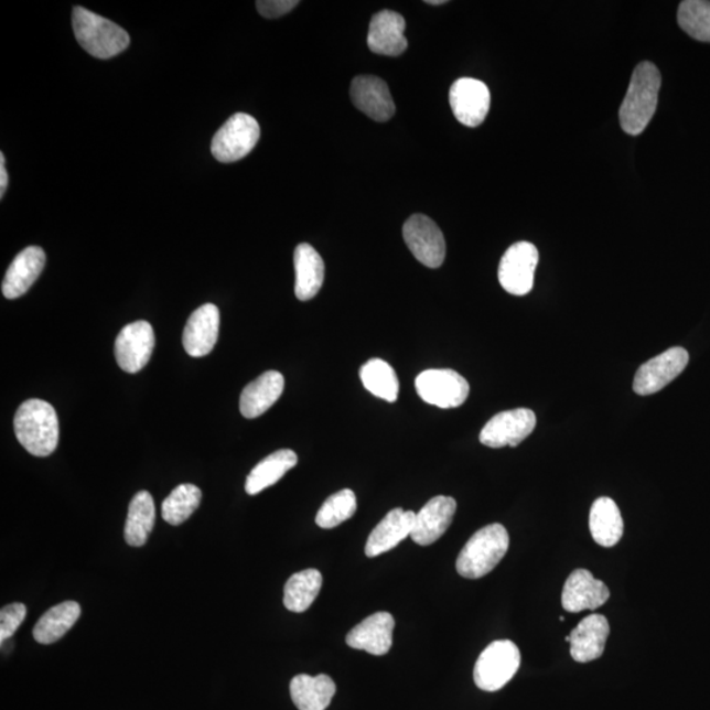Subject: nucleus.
Returning <instances> with one entry per match:
<instances>
[{"instance_id":"nucleus-22","label":"nucleus","mask_w":710,"mask_h":710,"mask_svg":"<svg viewBox=\"0 0 710 710\" xmlns=\"http://www.w3.org/2000/svg\"><path fill=\"white\" fill-rule=\"evenodd\" d=\"M45 262V251L40 247H29L20 251L6 272L2 283L4 298L18 299L29 292L44 270Z\"/></svg>"},{"instance_id":"nucleus-7","label":"nucleus","mask_w":710,"mask_h":710,"mask_svg":"<svg viewBox=\"0 0 710 710\" xmlns=\"http://www.w3.org/2000/svg\"><path fill=\"white\" fill-rule=\"evenodd\" d=\"M415 386L422 400L442 409L461 407L470 394L469 381L450 368L422 372Z\"/></svg>"},{"instance_id":"nucleus-35","label":"nucleus","mask_w":710,"mask_h":710,"mask_svg":"<svg viewBox=\"0 0 710 710\" xmlns=\"http://www.w3.org/2000/svg\"><path fill=\"white\" fill-rule=\"evenodd\" d=\"M26 607L22 603H13L0 611V642L2 645L17 633L24 623Z\"/></svg>"},{"instance_id":"nucleus-11","label":"nucleus","mask_w":710,"mask_h":710,"mask_svg":"<svg viewBox=\"0 0 710 710\" xmlns=\"http://www.w3.org/2000/svg\"><path fill=\"white\" fill-rule=\"evenodd\" d=\"M536 413L528 408H516L494 416L482 429L480 440L484 447L515 448L536 429Z\"/></svg>"},{"instance_id":"nucleus-3","label":"nucleus","mask_w":710,"mask_h":710,"mask_svg":"<svg viewBox=\"0 0 710 710\" xmlns=\"http://www.w3.org/2000/svg\"><path fill=\"white\" fill-rule=\"evenodd\" d=\"M72 20L75 39L94 57L112 58L131 43L126 30L84 7H74Z\"/></svg>"},{"instance_id":"nucleus-10","label":"nucleus","mask_w":710,"mask_h":710,"mask_svg":"<svg viewBox=\"0 0 710 710\" xmlns=\"http://www.w3.org/2000/svg\"><path fill=\"white\" fill-rule=\"evenodd\" d=\"M689 354L685 347L675 346L647 361L638 368L633 381L634 392L641 396L657 394L686 370Z\"/></svg>"},{"instance_id":"nucleus-17","label":"nucleus","mask_w":710,"mask_h":710,"mask_svg":"<svg viewBox=\"0 0 710 710\" xmlns=\"http://www.w3.org/2000/svg\"><path fill=\"white\" fill-rule=\"evenodd\" d=\"M456 510L453 497L435 496L416 515L411 538L415 544L429 546L445 535Z\"/></svg>"},{"instance_id":"nucleus-13","label":"nucleus","mask_w":710,"mask_h":710,"mask_svg":"<svg viewBox=\"0 0 710 710\" xmlns=\"http://www.w3.org/2000/svg\"><path fill=\"white\" fill-rule=\"evenodd\" d=\"M450 106L463 126L475 128L486 120L491 94L486 84L474 78L455 80L450 88Z\"/></svg>"},{"instance_id":"nucleus-34","label":"nucleus","mask_w":710,"mask_h":710,"mask_svg":"<svg viewBox=\"0 0 710 710\" xmlns=\"http://www.w3.org/2000/svg\"><path fill=\"white\" fill-rule=\"evenodd\" d=\"M357 510V497L352 490H341L326 498L316 515V524L323 529H333L349 520Z\"/></svg>"},{"instance_id":"nucleus-2","label":"nucleus","mask_w":710,"mask_h":710,"mask_svg":"<svg viewBox=\"0 0 710 710\" xmlns=\"http://www.w3.org/2000/svg\"><path fill=\"white\" fill-rule=\"evenodd\" d=\"M13 429L19 442L32 455L47 456L58 447V416L56 409L47 401H24L13 419Z\"/></svg>"},{"instance_id":"nucleus-6","label":"nucleus","mask_w":710,"mask_h":710,"mask_svg":"<svg viewBox=\"0 0 710 710\" xmlns=\"http://www.w3.org/2000/svg\"><path fill=\"white\" fill-rule=\"evenodd\" d=\"M261 138L258 121L248 114H236L218 129L211 150L218 162L232 163L247 157Z\"/></svg>"},{"instance_id":"nucleus-32","label":"nucleus","mask_w":710,"mask_h":710,"mask_svg":"<svg viewBox=\"0 0 710 710\" xmlns=\"http://www.w3.org/2000/svg\"><path fill=\"white\" fill-rule=\"evenodd\" d=\"M202 491L195 484H181L162 503V517L170 525H181L200 507Z\"/></svg>"},{"instance_id":"nucleus-30","label":"nucleus","mask_w":710,"mask_h":710,"mask_svg":"<svg viewBox=\"0 0 710 710\" xmlns=\"http://www.w3.org/2000/svg\"><path fill=\"white\" fill-rule=\"evenodd\" d=\"M323 575L315 569L293 573L284 585L283 604L290 612L303 613L315 602Z\"/></svg>"},{"instance_id":"nucleus-23","label":"nucleus","mask_w":710,"mask_h":710,"mask_svg":"<svg viewBox=\"0 0 710 710\" xmlns=\"http://www.w3.org/2000/svg\"><path fill=\"white\" fill-rule=\"evenodd\" d=\"M284 390L281 373L266 372L244 388L240 411L244 418L257 419L276 405Z\"/></svg>"},{"instance_id":"nucleus-27","label":"nucleus","mask_w":710,"mask_h":710,"mask_svg":"<svg viewBox=\"0 0 710 710\" xmlns=\"http://www.w3.org/2000/svg\"><path fill=\"white\" fill-rule=\"evenodd\" d=\"M298 455L290 449L278 450V452L266 456L255 469L250 471L245 483V491L251 496L262 493L263 490L275 486L276 483L295 467Z\"/></svg>"},{"instance_id":"nucleus-18","label":"nucleus","mask_w":710,"mask_h":710,"mask_svg":"<svg viewBox=\"0 0 710 710\" xmlns=\"http://www.w3.org/2000/svg\"><path fill=\"white\" fill-rule=\"evenodd\" d=\"M406 20L398 12L381 11L374 15L368 29L367 45L380 56L398 57L408 47Z\"/></svg>"},{"instance_id":"nucleus-37","label":"nucleus","mask_w":710,"mask_h":710,"mask_svg":"<svg viewBox=\"0 0 710 710\" xmlns=\"http://www.w3.org/2000/svg\"><path fill=\"white\" fill-rule=\"evenodd\" d=\"M7 186H9V174L6 172L4 154H0V197H4Z\"/></svg>"},{"instance_id":"nucleus-38","label":"nucleus","mask_w":710,"mask_h":710,"mask_svg":"<svg viewBox=\"0 0 710 710\" xmlns=\"http://www.w3.org/2000/svg\"><path fill=\"white\" fill-rule=\"evenodd\" d=\"M428 4H433V6H440V4H445V0H428Z\"/></svg>"},{"instance_id":"nucleus-29","label":"nucleus","mask_w":710,"mask_h":710,"mask_svg":"<svg viewBox=\"0 0 710 710\" xmlns=\"http://www.w3.org/2000/svg\"><path fill=\"white\" fill-rule=\"evenodd\" d=\"M80 606L75 602H65L51 607L33 630V637L41 645H51L65 636L77 623Z\"/></svg>"},{"instance_id":"nucleus-28","label":"nucleus","mask_w":710,"mask_h":710,"mask_svg":"<svg viewBox=\"0 0 710 710\" xmlns=\"http://www.w3.org/2000/svg\"><path fill=\"white\" fill-rule=\"evenodd\" d=\"M155 507L152 495L140 491L129 503L125 528L126 542L135 548H141L148 541L150 531L154 528Z\"/></svg>"},{"instance_id":"nucleus-31","label":"nucleus","mask_w":710,"mask_h":710,"mask_svg":"<svg viewBox=\"0 0 710 710\" xmlns=\"http://www.w3.org/2000/svg\"><path fill=\"white\" fill-rule=\"evenodd\" d=\"M359 378L366 390L388 402L398 400L399 379L386 361L373 358L361 367Z\"/></svg>"},{"instance_id":"nucleus-25","label":"nucleus","mask_w":710,"mask_h":710,"mask_svg":"<svg viewBox=\"0 0 710 710\" xmlns=\"http://www.w3.org/2000/svg\"><path fill=\"white\" fill-rule=\"evenodd\" d=\"M290 692L299 710H325L336 695V685L327 675L302 674L291 680Z\"/></svg>"},{"instance_id":"nucleus-4","label":"nucleus","mask_w":710,"mask_h":710,"mask_svg":"<svg viewBox=\"0 0 710 710\" xmlns=\"http://www.w3.org/2000/svg\"><path fill=\"white\" fill-rule=\"evenodd\" d=\"M509 536L502 524L477 530L460 552L456 571L466 579H480L493 571L507 555Z\"/></svg>"},{"instance_id":"nucleus-9","label":"nucleus","mask_w":710,"mask_h":710,"mask_svg":"<svg viewBox=\"0 0 710 710\" xmlns=\"http://www.w3.org/2000/svg\"><path fill=\"white\" fill-rule=\"evenodd\" d=\"M402 237L415 258L427 268H440L445 261V237L432 218L420 214L409 217Z\"/></svg>"},{"instance_id":"nucleus-8","label":"nucleus","mask_w":710,"mask_h":710,"mask_svg":"<svg viewBox=\"0 0 710 710\" xmlns=\"http://www.w3.org/2000/svg\"><path fill=\"white\" fill-rule=\"evenodd\" d=\"M538 258L535 245L527 241L512 245L498 266V282L503 289L512 295H528L535 284Z\"/></svg>"},{"instance_id":"nucleus-19","label":"nucleus","mask_w":710,"mask_h":710,"mask_svg":"<svg viewBox=\"0 0 710 710\" xmlns=\"http://www.w3.org/2000/svg\"><path fill=\"white\" fill-rule=\"evenodd\" d=\"M395 620L390 613L378 612L362 621L347 633L346 644L355 650L373 655H385L392 646Z\"/></svg>"},{"instance_id":"nucleus-12","label":"nucleus","mask_w":710,"mask_h":710,"mask_svg":"<svg viewBox=\"0 0 710 710\" xmlns=\"http://www.w3.org/2000/svg\"><path fill=\"white\" fill-rule=\"evenodd\" d=\"M154 345L153 326L148 321H135L122 327L115 341L116 362L126 373H139L152 358Z\"/></svg>"},{"instance_id":"nucleus-33","label":"nucleus","mask_w":710,"mask_h":710,"mask_svg":"<svg viewBox=\"0 0 710 710\" xmlns=\"http://www.w3.org/2000/svg\"><path fill=\"white\" fill-rule=\"evenodd\" d=\"M680 29L701 43H710V2L708 0H686L678 10Z\"/></svg>"},{"instance_id":"nucleus-15","label":"nucleus","mask_w":710,"mask_h":710,"mask_svg":"<svg viewBox=\"0 0 710 710\" xmlns=\"http://www.w3.org/2000/svg\"><path fill=\"white\" fill-rule=\"evenodd\" d=\"M220 312L215 304H204L191 313L183 331V347L191 357H206L218 338Z\"/></svg>"},{"instance_id":"nucleus-5","label":"nucleus","mask_w":710,"mask_h":710,"mask_svg":"<svg viewBox=\"0 0 710 710\" xmlns=\"http://www.w3.org/2000/svg\"><path fill=\"white\" fill-rule=\"evenodd\" d=\"M521 664V654L512 641H495L477 658L474 680L477 688L496 692L507 686Z\"/></svg>"},{"instance_id":"nucleus-14","label":"nucleus","mask_w":710,"mask_h":710,"mask_svg":"<svg viewBox=\"0 0 710 710\" xmlns=\"http://www.w3.org/2000/svg\"><path fill=\"white\" fill-rule=\"evenodd\" d=\"M611 592L602 580L593 578L589 570L579 569L566 580L562 592L564 611L579 613L595 611L610 600Z\"/></svg>"},{"instance_id":"nucleus-1","label":"nucleus","mask_w":710,"mask_h":710,"mask_svg":"<svg viewBox=\"0 0 710 710\" xmlns=\"http://www.w3.org/2000/svg\"><path fill=\"white\" fill-rule=\"evenodd\" d=\"M660 86L657 66L645 61L636 67L618 114L621 127L627 135L638 136L645 131L657 111Z\"/></svg>"},{"instance_id":"nucleus-24","label":"nucleus","mask_w":710,"mask_h":710,"mask_svg":"<svg viewBox=\"0 0 710 710\" xmlns=\"http://www.w3.org/2000/svg\"><path fill=\"white\" fill-rule=\"evenodd\" d=\"M295 266V295L300 302L315 298L324 284L325 265L319 252L310 244L298 245L293 252Z\"/></svg>"},{"instance_id":"nucleus-26","label":"nucleus","mask_w":710,"mask_h":710,"mask_svg":"<svg viewBox=\"0 0 710 710\" xmlns=\"http://www.w3.org/2000/svg\"><path fill=\"white\" fill-rule=\"evenodd\" d=\"M590 530L595 542L603 548H613L623 538V516L612 498L600 497L593 503L590 514Z\"/></svg>"},{"instance_id":"nucleus-20","label":"nucleus","mask_w":710,"mask_h":710,"mask_svg":"<svg viewBox=\"0 0 710 710\" xmlns=\"http://www.w3.org/2000/svg\"><path fill=\"white\" fill-rule=\"evenodd\" d=\"M610 633V623L603 614L585 617L570 634L572 659L579 664H589L602 657Z\"/></svg>"},{"instance_id":"nucleus-36","label":"nucleus","mask_w":710,"mask_h":710,"mask_svg":"<svg viewBox=\"0 0 710 710\" xmlns=\"http://www.w3.org/2000/svg\"><path fill=\"white\" fill-rule=\"evenodd\" d=\"M298 4V0H259L256 3L258 12L266 19L281 18Z\"/></svg>"},{"instance_id":"nucleus-16","label":"nucleus","mask_w":710,"mask_h":710,"mask_svg":"<svg viewBox=\"0 0 710 710\" xmlns=\"http://www.w3.org/2000/svg\"><path fill=\"white\" fill-rule=\"evenodd\" d=\"M351 97L354 106L375 121L390 120L395 114L394 99L386 82L375 75L354 78Z\"/></svg>"},{"instance_id":"nucleus-21","label":"nucleus","mask_w":710,"mask_h":710,"mask_svg":"<svg viewBox=\"0 0 710 710\" xmlns=\"http://www.w3.org/2000/svg\"><path fill=\"white\" fill-rule=\"evenodd\" d=\"M416 514L401 508L388 512L384 520L372 531L366 544V556L378 557L396 548L407 537H411Z\"/></svg>"}]
</instances>
